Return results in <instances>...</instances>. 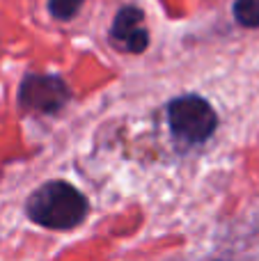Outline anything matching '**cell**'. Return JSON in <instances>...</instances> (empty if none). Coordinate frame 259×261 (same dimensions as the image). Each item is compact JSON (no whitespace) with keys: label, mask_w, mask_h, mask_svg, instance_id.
<instances>
[{"label":"cell","mask_w":259,"mask_h":261,"mask_svg":"<svg viewBox=\"0 0 259 261\" xmlns=\"http://www.w3.org/2000/svg\"><path fill=\"white\" fill-rule=\"evenodd\" d=\"M85 3V0H50L48 7H50V14L60 21H69L73 14L78 12V7Z\"/></svg>","instance_id":"6"},{"label":"cell","mask_w":259,"mask_h":261,"mask_svg":"<svg viewBox=\"0 0 259 261\" xmlns=\"http://www.w3.org/2000/svg\"><path fill=\"white\" fill-rule=\"evenodd\" d=\"M168 122L179 140H186L191 144H200L209 140L218 126V117L209 106V101L195 94L179 96V99L170 101Z\"/></svg>","instance_id":"2"},{"label":"cell","mask_w":259,"mask_h":261,"mask_svg":"<svg viewBox=\"0 0 259 261\" xmlns=\"http://www.w3.org/2000/svg\"><path fill=\"white\" fill-rule=\"evenodd\" d=\"M142 23V12L136 7H124L119 9V14L115 16V23H113V30H110V37H113L117 44H126L136 32H140Z\"/></svg>","instance_id":"4"},{"label":"cell","mask_w":259,"mask_h":261,"mask_svg":"<svg viewBox=\"0 0 259 261\" xmlns=\"http://www.w3.org/2000/svg\"><path fill=\"white\" fill-rule=\"evenodd\" d=\"M234 18L246 28H259V0H237Z\"/></svg>","instance_id":"5"},{"label":"cell","mask_w":259,"mask_h":261,"mask_svg":"<svg viewBox=\"0 0 259 261\" xmlns=\"http://www.w3.org/2000/svg\"><path fill=\"white\" fill-rule=\"evenodd\" d=\"M67 83L60 76H28L18 87V103L25 110L55 113L69 101Z\"/></svg>","instance_id":"3"},{"label":"cell","mask_w":259,"mask_h":261,"mask_svg":"<svg viewBox=\"0 0 259 261\" xmlns=\"http://www.w3.org/2000/svg\"><path fill=\"white\" fill-rule=\"evenodd\" d=\"M87 199L67 181H48L28 199V216L48 229H73L87 216Z\"/></svg>","instance_id":"1"}]
</instances>
